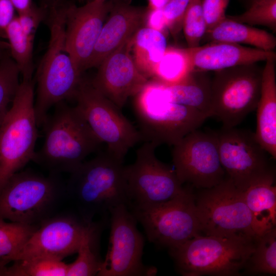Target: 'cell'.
I'll return each instance as SVG.
<instances>
[{
  "instance_id": "cell-1",
  "label": "cell",
  "mask_w": 276,
  "mask_h": 276,
  "mask_svg": "<svg viewBox=\"0 0 276 276\" xmlns=\"http://www.w3.org/2000/svg\"><path fill=\"white\" fill-rule=\"evenodd\" d=\"M41 126L44 137L32 161L49 173L70 174L103 144L76 107L58 103Z\"/></svg>"
},
{
  "instance_id": "cell-2",
  "label": "cell",
  "mask_w": 276,
  "mask_h": 276,
  "mask_svg": "<svg viewBox=\"0 0 276 276\" xmlns=\"http://www.w3.org/2000/svg\"><path fill=\"white\" fill-rule=\"evenodd\" d=\"M106 151L85 160L70 174L66 196L83 220L92 222L122 204L129 203L124 166Z\"/></svg>"
},
{
  "instance_id": "cell-3",
  "label": "cell",
  "mask_w": 276,
  "mask_h": 276,
  "mask_svg": "<svg viewBox=\"0 0 276 276\" xmlns=\"http://www.w3.org/2000/svg\"><path fill=\"white\" fill-rule=\"evenodd\" d=\"M60 174L44 175L31 169L12 175L0 189V218L39 225L54 215L66 196Z\"/></svg>"
},
{
  "instance_id": "cell-4",
  "label": "cell",
  "mask_w": 276,
  "mask_h": 276,
  "mask_svg": "<svg viewBox=\"0 0 276 276\" xmlns=\"http://www.w3.org/2000/svg\"><path fill=\"white\" fill-rule=\"evenodd\" d=\"M134 97V110L142 141L157 147L173 146L209 118L194 108L168 100L160 82L153 79L148 80Z\"/></svg>"
},
{
  "instance_id": "cell-5",
  "label": "cell",
  "mask_w": 276,
  "mask_h": 276,
  "mask_svg": "<svg viewBox=\"0 0 276 276\" xmlns=\"http://www.w3.org/2000/svg\"><path fill=\"white\" fill-rule=\"evenodd\" d=\"M51 36L47 52L36 74L37 94L34 110L38 126H41L52 107L74 99L82 81V72L65 49L62 9H54Z\"/></svg>"
},
{
  "instance_id": "cell-6",
  "label": "cell",
  "mask_w": 276,
  "mask_h": 276,
  "mask_svg": "<svg viewBox=\"0 0 276 276\" xmlns=\"http://www.w3.org/2000/svg\"><path fill=\"white\" fill-rule=\"evenodd\" d=\"M34 96V80H22L0 124V189L33 159L38 126Z\"/></svg>"
},
{
  "instance_id": "cell-7",
  "label": "cell",
  "mask_w": 276,
  "mask_h": 276,
  "mask_svg": "<svg viewBox=\"0 0 276 276\" xmlns=\"http://www.w3.org/2000/svg\"><path fill=\"white\" fill-rule=\"evenodd\" d=\"M254 241L199 235L170 249L185 276L237 275L247 265Z\"/></svg>"
},
{
  "instance_id": "cell-8",
  "label": "cell",
  "mask_w": 276,
  "mask_h": 276,
  "mask_svg": "<svg viewBox=\"0 0 276 276\" xmlns=\"http://www.w3.org/2000/svg\"><path fill=\"white\" fill-rule=\"evenodd\" d=\"M74 99L76 107L94 133L107 146L106 151L123 162L129 150L142 137L121 109L82 78Z\"/></svg>"
},
{
  "instance_id": "cell-9",
  "label": "cell",
  "mask_w": 276,
  "mask_h": 276,
  "mask_svg": "<svg viewBox=\"0 0 276 276\" xmlns=\"http://www.w3.org/2000/svg\"><path fill=\"white\" fill-rule=\"evenodd\" d=\"M195 204L201 234L250 241L258 238L243 191L228 178L205 189Z\"/></svg>"
},
{
  "instance_id": "cell-10",
  "label": "cell",
  "mask_w": 276,
  "mask_h": 276,
  "mask_svg": "<svg viewBox=\"0 0 276 276\" xmlns=\"http://www.w3.org/2000/svg\"><path fill=\"white\" fill-rule=\"evenodd\" d=\"M263 68L256 63L214 71L211 80L213 116L222 126L237 127L256 110L261 88Z\"/></svg>"
},
{
  "instance_id": "cell-11",
  "label": "cell",
  "mask_w": 276,
  "mask_h": 276,
  "mask_svg": "<svg viewBox=\"0 0 276 276\" xmlns=\"http://www.w3.org/2000/svg\"><path fill=\"white\" fill-rule=\"evenodd\" d=\"M128 207L148 240L155 244L171 249L201 234L196 204L189 191L164 202Z\"/></svg>"
},
{
  "instance_id": "cell-12",
  "label": "cell",
  "mask_w": 276,
  "mask_h": 276,
  "mask_svg": "<svg viewBox=\"0 0 276 276\" xmlns=\"http://www.w3.org/2000/svg\"><path fill=\"white\" fill-rule=\"evenodd\" d=\"M155 144L145 142L136 152L134 162L124 166L128 206H145L168 201L188 191L174 170L156 156Z\"/></svg>"
},
{
  "instance_id": "cell-13",
  "label": "cell",
  "mask_w": 276,
  "mask_h": 276,
  "mask_svg": "<svg viewBox=\"0 0 276 276\" xmlns=\"http://www.w3.org/2000/svg\"><path fill=\"white\" fill-rule=\"evenodd\" d=\"M215 132L222 166L238 189L243 191L252 182L274 173L270 164L271 156L258 141L255 132L223 126Z\"/></svg>"
},
{
  "instance_id": "cell-14",
  "label": "cell",
  "mask_w": 276,
  "mask_h": 276,
  "mask_svg": "<svg viewBox=\"0 0 276 276\" xmlns=\"http://www.w3.org/2000/svg\"><path fill=\"white\" fill-rule=\"evenodd\" d=\"M110 233L109 246L103 261L100 276L154 275L155 267L142 261L144 239L137 228V221L126 204L109 212Z\"/></svg>"
},
{
  "instance_id": "cell-15",
  "label": "cell",
  "mask_w": 276,
  "mask_h": 276,
  "mask_svg": "<svg viewBox=\"0 0 276 276\" xmlns=\"http://www.w3.org/2000/svg\"><path fill=\"white\" fill-rule=\"evenodd\" d=\"M173 146L174 171L182 185L189 183L206 189L225 179L215 131L196 129Z\"/></svg>"
},
{
  "instance_id": "cell-16",
  "label": "cell",
  "mask_w": 276,
  "mask_h": 276,
  "mask_svg": "<svg viewBox=\"0 0 276 276\" xmlns=\"http://www.w3.org/2000/svg\"><path fill=\"white\" fill-rule=\"evenodd\" d=\"M94 223L85 221L76 213L55 214L39 224L10 261L36 257L63 260L77 253Z\"/></svg>"
},
{
  "instance_id": "cell-17",
  "label": "cell",
  "mask_w": 276,
  "mask_h": 276,
  "mask_svg": "<svg viewBox=\"0 0 276 276\" xmlns=\"http://www.w3.org/2000/svg\"><path fill=\"white\" fill-rule=\"evenodd\" d=\"M111 2L91 0L63 9L65 49L83 73L88 66L100 32L112 6Z\"/></svg>"
},
{
  "instance_id": "cell-18",
  "label": "cell",
  "mask_w": 276,
  "mask_h": 276,
  "mask_svg": "<svg viewBox=\"0 0 276 276\" xmlns=\"http://www.w3.org/2000/svg\"><path fill=\"white\" fill-rule=\"evenodd\" d=\"M132 37L101 62L91 81L97 89L121 109L128 99L136 95L148 81L130 54Z\"/></svg>"
},
{
  "instance_id": "cell-19",
  "label": "cell",
  "mask_w": 276,
  "mask_h": 276,
  "mask_svg": "<svg viewBox=\"0 0 276 276\" xmlns=\"http://www.w3.org/2000/svg\"><path fill=\"white\" fill-rule=\"evenodd\" d=\"M146 11L128 4L113 3L95 45L88 68L98 67L107 56L131 38L141 27Z\"/></svg>"
},
{
  "instance_id": "cell-20",
  "label": "cell",
  "mask_w": 276,
  "mask_h": 276,
  "mask_svg": "<svg viewBox=\"0 0 276 276\" xmlns=\"http://www.w3.org/2000/svg\"><path fill=\"white\" fill-rule=\"evenodd\" d=\"M187 49L194 70L202 72L254 64L276 57L274 51L222 41H211Z\"/></svg>"
},
{
  "instance_id": "cell-21",
  "label": "cell",
  "mask_w": 276,
  "mask_h": 276,
  "mask_svg": "<svg viewBox=\"0 0 276 276\" xmlns=\"http://www.w3.org/2000/svg\"><path fill=\"white\" fill-rule=\"evenodd\" d=\"M275 57L267 59L262 71L260 97L257 110L256 137L265 150L276 158Z\"/></svg>"
},
{
  "instance_id": "cell-22",
  "label": "cell",
  "mask_w": 276,
  "mask_h": 276,
  "mask_svg": "<svg viewBox=\"0 0 276 276\" xmlns=\"http://www.w3.org/2000/svg\"><path fill=\"white\" fill-rule=\"evenodd\" d=\"M274 173L252 182L243 191L254 230L259 236L275 227L276 187Z\"/></svg>"
},
{
  "instance_id": "cell-23",
  "label": "cell",
  "mask_w": 276,
  "mask_h": 276,
  "mask_svg": "<svg viewBox=\"0 0 276 276\" xmlns=\"http://www.w3.org/2000/svg\"><path fill=\"white\" fill-rule=\"evenodd\" d=\"M202 71L194 70L185 79L173 84L160 83L163 95L169 101L194 108L213 117L211 80Z\"/></svg>"
},
{
  "instance_id": "cell-24",
  "label": "cell",
  "mask_w": 276,
  "mask_h": 276,
  "mask_svg": "<svg viewBox=\"0 0 276 276\" xmlns=\"http://www.w3.org/2000/svg\"><path fill=\"white\" fill-rule=\"evenodd\" d=\"M211 41L245 44L265 51H273L276 38L264 30L236 21L228 17L208 31Z\"/></svg>"
},
{
  "instance_id": "cell-25",
  "label": "cell",
  "mask_w": 276,
  "mask_h": 276,
  "mask_svg": "<svg viewBox=\"0 0 276 276\" xmlns=\"http://www.w3.org/2000/svg\"><path fill=\"white\" fill-rule=\"evenodd\" d=\"M167 48L165 34L146 26L141 27L132 38L133 60L138 70L147 78L152 77L156 65Z\"/></svg>"
},
{
  "instance_id": "cell-26",
  "label": "cell",
  "mask_w": 276,
  "mask_h": 276,
  "mask_svg": "<svg viewBox=\"0 0 276 276\" xmlns=\"http://www.w3.org/2000/svg\"><path fill=\"white\" fill-rule=\"evenodd\" d=\"M193 71L187 48L168 47L152 77L162 83L173 84L185 79Z\"/></svg>"
},
{
  "instance_id": "cell-27",
  "label": "cell",
  "mask_w": 276,
  "mask_h": 276,
  "mask_svg": "<svg viewBox=\"0 0 276 276\" xmlns=\"http://www.w3.org/2000/svg\"><path fill=\"white\" fill-rule=\"evenodd\" d=\"M100 224L94 223L84 236L79 246L76 259L68 264L66 276H93L98 275L103 261L97 249Z\"/></svg>"
},
{
  "instance_id": "cell-28",
  "label": "cell",
  "mask_w": 276,
  "mask_h": 276,
  "mask_svg": "<svg viewBox=\"0 0 276 276\" xmlns=\"http://www.w3.org/2000/svg\"><path fill=\"white\" fill-rule=\"evenodd\" d=\"M6 38L9 41L12 58L19 70L22 80L33 79L34 38L28 36L22 31L17 16L8 27L6 31Z\"/></svg>"
},
{
  "instance_id": "cell-29",
  "label": "cell",
  "mask_w": 276,
  "mask_h": 276,
  "mask_svg": "<svg viewBox=\"0 0 276 276\" xmlns=\"http://www.w3.org/2000/svg\"><path fill=\"white\" fill-rule=\"evenodd\" d=\"M252 273H276V229L274 227L258 237L247 264Z\"/></svg>"
},
{
  "instance_id": "cell-30",
  "label": "cell",
  "mask_w": 276,
  "mask_h": 276,
  "mask_svg": "<svg viewBox=\"0 0 276 276\" xmlns=\"http://www.w3.org/2000/svg\"><path fill=\"white\" fill-rule=\"evenodd\" d=\"M6 276H66L68 264L62 260L36 257L13 261Z\"/></svg>"
},
{
  "instance_id": "cell-31",
  "label": "cell",
  "mask_w": 276,
  "mask_h": 276,
  "mask_svg": "<svg viewBox=\"0 0 276 276\" xmlns=\"http://www.w3.org/2000/svg\"><path fill=\"white\" fill-rule=\"evenodd\" d=\"M38 225L7 222L0 218V260L10 262L16 254Z\"/></svg>"
},
{
  "instance_id": "cell-32",
  "label": "cell",
  "mask_w": 276,
  "mask_h": 276,
  "mask_svg": "<svg viewBox=\"0 0 276 276\" xmlns=\"http://www.w3.org/2000/svg\"><path fill=\"white\" fill-rule=\"evenodd\" d=\"M19 70L12 58L0 60V124L4 120L18 89Z\"/></svg>"
},
{
  "instance_id": "cell-33",
  "label": "cell",
  "mask_w": 276,
  "mask_h": 276,
  "mask_svg": "<svg viewBox=\"0 0 276 276\" xmlns=\"http://www.w3.org/2000/svg\"><path fill=\"white\" fill-rule=\"evenodd\" d=\"M227 17L251 26H265L275 32L276 0H250V7L246 11Z\"/></svg>"
},
{
  "instance_id": "cell-34",
  "label": "cell",
  "mask_w": 276,
  "mask_h": 276,
  "mask_svg": "<svg viewBox=\"0 0 276 276\" xmlns=\"http://www.w3.org/2000/svg\"><path fill=\"white\" fill-rule=\"evenodd\" d=\"M188 48L200 45L206 32L201 0H191L183 20L182 28Z\"/></svg>"
},
{
  "instance_id": "cell-35",
  "label": "cell",
  "mask_w": 276,
  "mask_h": 276,
  "mask_svg": "<svg viewBox=\"0 0 276 276\" xmlns=\"http://www.w3.org/2000/svg\"><path fill=\"white\" fill-rule=\"evenodd\" d=\"M191 0H170L162 9L168 30L177 35L182 28L185 15Z\"/></svg>"
},
{
  "instance_id": "cell-36",
  "label": "cell",
  "mask_w": 276,
  "mask_h": 276,
  "mask_svg": "<svg viewBox=\"0 0 276 276\" xmlns=\"http://www.w3.org/2000/svg\"><path fill=\"white\" fill-rule=\"evenodd\" d=\"M229 2V0H201L206 32L226 18L225 11Z\"/></svg>"
},
{
  "instance_id": "cell-37",
  "label": "cell",
  "mask_w": 276,
  "mask_h": 276,
  "mask_svg": "<svg viewBox=\"0 0 276 276\" xmlns=\"http://www.w3.org/2000/svg\"><path fill=\"white\" fill-rule=\"evenodd\" d=\"M44 17L42 10L33 6L28 11L18 14L17 18L22 31L34 38L36 30Z\"/></svg>"
},
{
  "instance_id": "cell-38",
  "label": "cell",
  "mask_w": 276,
  "mask_h": 276,
  "mask_svg": "<svg viewBox=\"0 0 276 276\" xmlns=\"http://www.w3.org/2000/svg\"><path fill=\"white\" fill-rule=\"evenodd\" d=\"M146 27L164 33L168 30L162 9L149 8L146 11L144 21Z\"/></svg>"
},
{
  "instance_id": "cell-39",
  "label": "cell",
  "mask_w": 276,
  "mask_h": 276,
  "mask_svg": "<svg viewBox=\"0 0 276 276\" xmlns=\"http://www.w3.org/2000/svg\"><path fill=\"white\" fill-rule=\"evenodd\" d=\"M15 11L10 0H0V37L6 38V31L16 16Z\"/></svg>"
},
{
  "instance_id": "cell-40",
  "label": "cell",
  "mask_w": 276,
  "mask_h": 276,
  "mask_svg": "<svg viewBox=\"0 0 276 276\" xmlns=\"http://www.w3.org/2000/svg\"><path fill=\"white\" fill-rule=\"evenodd\" d=\"M18 14L26 12L33 6L32 0H10Z\"/></svg>"
},
{
  "instance_id": "cell-41",
  "label": "cell",
  "mask_w": 276,
  "mask_h": 276,
  "mask_svg": "<svg viewBox=\"0 0 276 276\" xmlns=\"http://www.w3.org/2000/svg\"><path fill=\"white\" fill-rule=\"evenodd\" d=\"M149 8L153 9H163L170 0H148Z\"/></svg>"
},
{
  "instance_id": "cell-42",
  "label": "cell",
  "mask_w": 276,
  "mask_h": 276,
  "mask_svg": "<svg viewBox=\"0 0 276 276\" xmlns=\"http://www.w3.org/2000/svg\"><path fill=\"white\" fill-rule=\"evenodd\" d=\"M9 48L8 43H5L0 40V48Z\"/></svg>"
},
{
  "instance_id": "cell-43",
  "label": "cell",
  "mask_w": 276,
  "mask_h": 276,
  "mask_svg": "<svg viewBox=\"0 0 276 276\" xmlns=\"http://www.w3.org/2000/svg\"><path fill=\"white\" fill-rule=\"evenodd\" d=\"M93 1H96L98 2H105L107 1V0H93Z\"/></svg>"
}]
</instances>
